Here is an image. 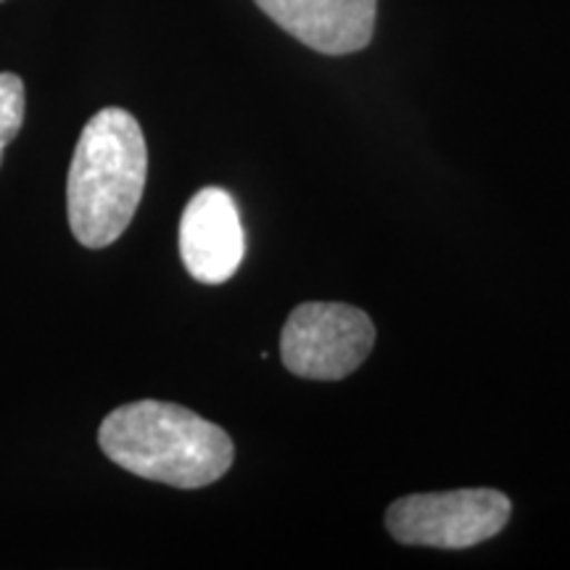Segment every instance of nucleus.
Masks as SVG:
<instances>
[{"mask_svg":"<svg viewBox=\"0 0 570 570\" xmlns=\"http://www.w3.org/2000/svg\"><path fill=\"white\" fill-rule=\"evenodd\" d=\"M98 444L127 473L175 489H202L230 470L235 446L219 425L180 404L142 402L117 407L101 423Z\"/></svg>","mask_w":570,"mask_h":570,"instance_id":"f257e3e1","label":"nucleus"},{"mask_svg":"<svg viewBox=\"0 0 570 570\" xmlns=\"http://www.w3.org/2000/svg\"><path fill=\"white\" fill-rule=\"evenodd\" d=\"M148 175L146 138L130 111H98L85 125L71 156L67 212L75 238L106 248L127 230L142 198Z\"/></svg>","mask_w":570,"mask_h":570,"instance_id":"f03ea898","label":"nucleus"},{"mask_svg":"<svg viewBox=\"0 0 570 570\" xmlns=\"http://www.w3.org/2000/svg\"><path fill=\"white\" fill-rule=\"evenodd\" d=\"M510 499L494 489H454L396 499L386 529L399 544L433 550H468L508 525Z\"/></svg>","mask_w":570,"mask_h":570,"instance_id":"7ed1b4c3","label":"nucleus"},{"mask_svg":"<svg viewBox=\"0 0 570 570\" xmlns=\"http://www.w3.org/2000/svg\"><path fill=\"white\" fill-rule=\"evenodd\" d=\"M375 325L352 304L309 302L285 320L281 356L288 373L306 381H341L367 360Z\"/></svg>","mask_w":570,"mask_h":570,"instance_id":"20e7f679","label":"nucleus"},{"mask_svg":"<svg viewBox=\"0 0 570 570\" xmlns=\"http://www.w3.org/2000/svg\"><path fill=\"white\" fill-rule=\"evenodd\" d=\"M244 252V225L233 196L225 188L198 190L180 219V256L190 277L206 285L230 281Z\"/></svg>","mask_w":570,"mask_h":570,"instance_id":"39448f33","label":"nucleus"},{"mask_svg":"<svg viewBox=\"0 0 570 570\" xmlns=\"http://www.w3.org/2000/svg\"><path fill=\"white\" fill-rule=\"evenodd\" d=\"M254 3L283 32L325 56L362 51L375 32L377 0H254Z\"/></svg>","mask_w":570,"mask_h":570,"instance_id":"423d86ee","label":"nucleus"},{"mask_svg":"<svg viewBox=\"0 0 570 570\" xmlns=\"http://www.w3.org/2000/svg\"><path fill=\"white\" fill-rule=\"evenodd\" d=\"M24 125V82L11 71H0V164L6 146Z\"/></svg>","mask_w":570,"mask_h":570,"instance_id":"0eeeda50","label":"nucleus"}]
</instances>
